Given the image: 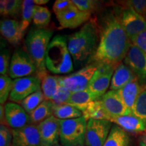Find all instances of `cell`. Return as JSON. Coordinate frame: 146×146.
Listing matches in <instances>:
<instances>
[{
  "instance_id": "cell-39",
  "label": "cell",
  "mask_w": 146,
  "mask_h": 146,
  "mask_svg": "<svg viewBox=\"0 0 146 146\" xmlns=\"http://www.w3.org/2000/svg\"><path fill=\"white\" fill-rule=\"evenodd\" d=\"M73 5L72 0H57L53 5V11L55 14L64 12Z\"/></svg>"
},
{
  "instance_id": "cell-21",
  "label": "cell",
  "mask_w": 146,
  "mask_h": 146,
  "mask_svg": "<svg viewBox=\"0 0 146 146\" xmlns=\"http://www.w3.org/2000/svg\"><path fill=\"white\" fill-rule=\"evenodd\" d=\"M135 78L133 71L125 63H120L115 69L110 89V90H120Z\"/></svg>"
},
{
  "instance_id": "cell-35",
  "label": "cell",
  "mask_w": 146,
  "mask_h": 146,
  "mask_svg": "<svg viewBox=\"0 0 146 146\" xmlns=\"http://www.w3.org/2000/svg\"><path fill=\"white\" fill-rule=\"evenodd\" d=\"M72 93L70 92L68 89L60 85L58 90L55 95L53 99L51 100L54 105H61L67 104L70 99V97Z\"/></svg>"
},
{
  "instance_id": "cell-6",
  "label": "cell",
  "mask_w": 146,
  "mask_h": 146,
  "mask_svg": "<svg viewBox=\"0 0 146 146\" xmlns=\"http://www.w3.org/2000/svg\"><path fill=\"white\" fill-rule=\"evenodd\" d=\"M99 67L94 64L85 65L68 76H60V84L71 93L86 90L93 76Z\"/></svg>"
},
{
  "instance_id": "cell-2",
  "label": "cell",
  "mask_w": 146,
  "mask_h": 146,
  "mask_svg": "<svg viewBox=\"0 0 146 146\" xmlns=\"http://www.w3.org/2000/svg\"><path fill=\"white\" fill-rule=\"evenodd\" d=\"M100 39V24L91 18L83 27L68 36V47L76 67L88 64L98 50Z\"/></svg>"
},
{
  "instance_id": "cell-9",
  "label": "cell",
  "mask_w": 146,
  "mask_h": 146,
  "mask_svg": "<svg viewBox=\"0 0 146 146\" xmlns=\"http://www.w3.org/2000/svg\"><path fill=\"white\" fill-rule=\"evenodd\" d=\"M112 125V123L107 120H87L85 145L104 146Z\"/></svg>"
},
{
  "instance_id": "cell-18",
  "label": "cell",
  "mask_w": 146,
  "mask_h": 146,
  "mask_svg": "<svg viewBox=\"0 0 146 146\" xmlns=\"http://www.w3.org/2000/svg\"><path fill=\"white\" fill-rule=\"evenodd\" d=\"M0 32L3 37L12 45L19 44L25 35L22 31L21 22L8 18L0 22Z\"/></svg>"
},
{
  "instance_id": "cell-27",
  "label": "cell",
  "mask_w": 146,
  "mask_h": 146,
  "mask_svg": "<svg viewBox=\"0 0 146 146\" xmlns=\"http://www.w3.org/2000/svg\"><path fill=\"white\" fill-rule=\"evenodd\" d=\"M60 77L58 76H52L47 74L41 81V91L44 95L45 100L51 101L60 86Z\"/></svg>"
},
{
  "instance_id": "cell-16",
  "label": "cell",
  "mask_w": 146,
  "mask_h": 146,
  "mask_svg": "<svg viewBox=\"0 0 146 146\" xmlns=\"http://www.w3.org/2000/svg\"><path fill=\"white\" fill-rule=\"evenodd\" d=\"M41 137V146H54L60 141V120L50 116L37 125Z\"/></svg>"
},
{
  "instance_id": "cell-5",
  "label": "cell",
  "mask_w": 146,
  "mask_h": 146,
  "mask_svg": "<svg viewBox=\"0 0 146 146\" xmlns=\"http://www.w3.org/2000/svg\"><path fill=\"white\" fill-rule=\"evenodd\" d=\"M87 121L83 116L60 120V141L62 146H84Z\"/></svg>"
},
{
  "instance_id": "cell-22",
  "label": "cell",
  "mask_w": 146,
  "mask_h": 146,
  "mask_svg": "<svg viewBox=\"0 0 146 146\" xmlns=\"http://www.w3.org/2000/svg\"><path fill=\"white\" fill-rule=\"evenodd\" d=\"M131 139L127 132L116 125H113L104 146H131Z\"/></svg>"
},
{
  "instance_id": "cell-3",
  "label": "cell",
  "mask_w": 146,
  "mask_h": 146,
  "mask_svg": "<svg viewBox=\"0 0 146 146\" xmlns=\"http://www.w3.org/2000/svg\"><path fill=\"white\" fill-rule=\"evenodd\" d=\"M72 62L66 36L56 35L49 44L45 55L47 69L55 74H67L74 70Z\"/></svg>"
},
{
  "instance_id": "cell-19",
  "label": "cell",
  "mask_w": 146,
  "mask_h": 146,
  "mask_svg": "<svg viewBox=\"0 0 146 146\" xmlns=\"http://www.w3.org/2000/svg\"><path fill=\"white\" fill-rule=\"evenodd\" d=\"M109 121L119 126L126 132L131 133H146V121L133 114L120 116H110Z\"/></svg>"
},
{
  "instance_id": "cell-41",
  "label": "cell",
  "mask_w": 146,
  "mask_h": 146,
  "mask_svg": "<svg viewBox=\"0 0 146 146\" xmlns=\"http://www.w3.org/2000/svg\"><path fill=\"white\" fill-rule=\"evenodd\" d=\"M0 120H1V125H6L5 116V108L4 105L0 106Z\"/></svg>"
},
{
  "instance_id": "cell-34",
  "label": "cell",
  "mask_w": 146,
  "mask_h": 146,
  "mask_svg": "<svg viewBox=\"0 0 146 146\" xmlns=\"http://www.w3.org/2000/svg\"><path fill=\"white\" fill-rule=\"evenodd\" d=\"M72 1L79 10L91 14L98 8L99 5V1L94 0H72Z\"/></svg>"
},
{
  "instance_id": "cell-37",
  "label": "cell",
  "mask_w": 146,
  "mask_h": 146,
  "mask_svg": "<svg viewBox=\"0 0 146 146\" xmlns=\"http://www.w3.org/2000/svg\"><path fill=\"white\" fill-rule=\"evenodd\" d=\"M126 6L133 9L137 13L146 19V0H131L123 3Z\"/></svg>"
},
{
  "instance_id": "cell-33",
  "label": "cell",
  "mask_w": 146,
  "mask_h": 146,
  "mask_svg": "<svg viewBox=\"0 0 146 146\" xmlns=\"http://www.w3.org/2000/svg\"><path fill=\"white\" fill-rule=\"evenodd\" d=\"M134 116L146 121V87L138 96L132 109Z\"/></svg>"
},
{
  "instance_id": "cell-31",
  "label": "cell",
  "mask_w": 146,
  "mask_h": 146,
  "mask_svg": "<svg viewBox=\"0 0 146 146\" xmlns=\"http://www.w3.org/2000/svg\"><path fill=\"white\" fill-rule=\"evenodd\" d=\"M34 0H25L23 1V11H22L21 27L22 31L25 33L27 28L33 19L34 10L35 8Z\"/></svg>"
},
{
  "instance_id": "cell-40",
  "label": "cell",
  "mask_w": 146,
  "mask_h": 146,
  "mask_svg": "<svg viewBox=\"0 0 146 146\" xmlns=\"http://www.w3.org/2000/svg\"><path fill=\"white\" fill-rule=\"evenodd\" d=\"M131 43L146 53V29L131 40Z\"/></svg>"
},
{
  "instance_id": "cell-17",
  "label": "cell",
  "mask_w": 146,
  "mask_h": 146,
  "mask_svg": "<svg viewBox=\"0 0 146 146\" xmlns=\"http://www.w3.org/2000/svg\"><path fill=\"white\" fill-rule=\"evenodd\" d=\"M101 101L106 111L112 117L133 114L123 102L118 90L108 91L102 97Z\"/></svg>"
},
{
  "instance_id": "cell-14",
  "label": "cell",
  "mask_w": 146,
  "mask_h": 146,
  "mask_svg": "<svg viewBox=\"0 0 146 146\" xmlns=\"http://www.w3.org/2000/svg\"><path fill=\"white\" fill-rule=\"evenodd\" d=\"M6 125L12 129H21L31 125L29 114L21 105L14 102H7L4 105Z\"/></svg>"
},
{
  "instance_id": "cell-42",
  "label": "cell",
  "mask_w": 146,
  "mask_h": 146,
  "mask_svg": "<svg viewBox=\"0 0 146 146\" xmlns=\"http://www.w3.org/2000/svg\"><path fill=\"white\" fill-rule=\"evenodd\" d=\"M138 143L139 146H146V133H144L139 137Z\"/></svg>"
},
{
  "instance_id": "cell-29",
  "label": "cell",
  "mask_w": 146,
  "mask_h": 146,
  "mask_svg": "<svg viewBox=\"0 0 146 146\" xmlns=\"http://www.w3.org/2000/svg\"><path fill=\"white\" fill-rule=\"evenodd\" d=\"M34 25L37 29H45L51 21V12L47 7L35 5L33 14Z\"/></svg>"
},
{
  "instance_id": "cell-38",
  "label": "cell",
  "mask_w": 146,
  "mask_h": 146,
  "mask_svg": "<svg viewBox=\"0 0 146 146\" xmlns=\"http://www.w3.org/2000/svg\"><path fill=\"white\" fill-rule=\"evenodd\" d=\"M12 133L5 125L0 126V146H12Z\"/></svg>"
},
{
  "instance_id": "cell-36",
  "label": "cell",
  "mask_w": 146,
  "mask_h": 146,
  "mask_svg": "<svg viewBox=\"0 0 146 146\" xmlns=\"http://www.w3.org/2000/svg\"><path fill=\"white\" fill-rule=\"evenodd\" d=\"M10 52L8 50L3 47H1V54H0V74L1 75H8L10 64Z\"/></svg>"
},
{
  "instance_id": "cell-23",
  "label": "cell",
  "mask_w": 146,
  "mask_h": 146,
  "mask_svg": "<svg viewBox=\"0 0 146 146\" xmlns=\"http://www.w3.org/2000/svg\"><path fill=\"white\" fill-rule=\"evenodd\" d=\"M98 100H100V98L93 94L88 89H86L84 91L72 93L67 104L73 106L83 112L91 102Z\"/></svg>"
},
{
  "instance_id": "cell-4",
  "label": "cell",
  "mask_w": 146,
  "mask_h": 146,
  "mask_svg": "<svg viewBox=\"0 0 146 146\" xmlns=\"http://www.w3.org/2000/svg\"><path fill=\"white\" fill-rule=\"evenodd\" d=\"M52 31L47 29H32L25 39L27 52L36 67V74L40 79L47 75L45 55L51 42Z\"/></svg>"
},
{
  "instance_id": "cell-30",
  "label": "cell",
  "mask_w": 146,
  "mask_h": 146,
  "mask_svg": "<svg viewBox=\"0 0 146 146\" xmlns=\"http://www.w3.org/2000/svg\"><path fill=\"white\" fill-rule=\"evenodd\" d=\"M44 100H45L44 95L41 89V90L35 92L34 94L30 95L25 100H23L20 103V105H21L23 108L25 110V111L29 114H30Z\"/></svg>"
},
{
  "instance_id": "cell-7",
  "label": "cell",
  "mask_w": 146,
  "mask_h": 146,
  "mask_svg": "<svg viewBox=\"0 0 146 146\" xmlns=\"http://www.w3.org/2000/svg\"><path fill=\"white\" fill-rule=\"evenodd\" d=\"M36 74V67L27 51L22 49L16 50L11 58L9 76L18 78Z\"/></svg>"
},
{
  "instance_id": "cell-1",
  "label": "cell",
  "mask_w": 146,
  "mask_h": 146,
  "mask_svg": "<svg viewBox=\"0 0 146 146\" xmlns=\"http://www.w3.org/2000/svg\"><path fill=\"white\" fill-rule=\"evenodd\" d=\"M99 24V45L88 64H94L98 67L107 65L118 66L132 45L122 25L120 9L115 8L107 12Z\"/></svg>"
},
{
  "instance_id": "cell-43",
  "label": "cell",
  "mask_w": 146,
  "mask_h": 146,
  "mask_svg": "<svg viewBox=\"0 0 146 146\" xmlns=\"http://www.w3.org/2000/svg\"><path fill=\"white\" fill-rule=\"evenodd\" d=\"M35 3L36 5L46 4L47 3L49 2V0H34Z\"/></svg>"
},
{
  "instance_id": "cell-11",
  "label": "cell",
  "mask_w": 146,
  "mask_h": 146,
  "mask_svg": "<svg viewBox=\"0 0 146 146\" xmlns=\"http://www.w3.org/2000/svg\"><path fill=\"white\" fill-rule=\"evenodd\" d=\"M116 67L117 66L113 65L99 67L89 82L87 89L101 99L110 86L111 80Z\"/></svg>"
},
{
  "instance_id": "cell-15",
  "label": "cell",
  "mask_w": 146,
  "mask_h": 146,
  "mask_svg": "<svg viewBox=\"0 0 146 146\" xmlns=\"http://www.w3.org/2000/svg\"><path fill=\"white\" fill-rule=\"evenodd\" d=\"M60 27L64 29H76L91 19V13L79 10L73 5L64 12L56 14Z\"/></svg>"
},
{
  "instance_id": "cell-24",
  "label": "cell",
  "mask_w": 146,
  "mask_h": 146,
  "mask_svg": "<svg viewBox=\"0 0 146 146\" xmlns=\"http://www.w3.org/2000/svg\"><path fill=\"white\" fill-rule=\"evenodd\" d=\"M83 116L87 121L89 119L109 120L110 117L104 108L101 99L91 102L83 112Z\"/></svg>"
},
{
  "instance_id": "cell-12",
  "label": "cell",
  "mask_w": 146,
  "mask_h": 146,
  "mask_svg": "<svg viewBox=\"0 0 146 146\" xmlns=\"http://www.w3.org/2000/svg\"><path fill=\"white\" fill-rule=\"evenodd\" d=\"M124 60L141 85H144L146 83V53L132 44Z\"/></svg>"
},
{
  "instance_id": "cell-32",
  "label": "cell",
  "mask_w": 146,
  "mask_h": 146,
  "mask_svg": "<svg viewBox=\"0 0 146 146\" xmlns=\"http://www.w3.org/2000/svg\"><path fill=\"white\" fill-rule=\"evenodd\" d=\"M13 87V80L8 75L0 76V103L3 105L10 98Z\"/></svg>"
},
{
  "instance_id": "cell-20",
  "label": "cell",
  "mask_w": 146,
  "mask_h": 146,
  "mask_svg": "<svg viewBox=\"0 0 146 146\" xmlns=\"http://www.w3.org/2000/svg\"><path fill=\"white\" fill-rule=\"evenodd\" d=\"M145 87V86L141 85L137 78L136 77L127 85L118 90L123 102L131 112L138 96H139Z\"/></svg>"
},
{
  "instance_id": "cell-28",
  "label": "cell",
  "mask_w": 146,
  "mask_h": 146,
  "mask_svg": "<svg viewBox=\"0 0 146 146\" xmlns=\"http://www.w3.org/2000/svg\"><path fill=\"white\" fill-rule=\"evenodd\" d=\"M23 1L21 0H1L0 14L3 16L18 18L22 14Z\"/></svg>"
},
{
  "instance_id": "cell-8",
  "label": "cell",
  "mask_w": 146,
  "mask_h": 146,
  "mask_svg": "<svg viewBox=\"0 0 146 146\" xmlns=\"http://www.w3.org/2000/svg\"><path fill=\"white\" fill-rule=\"evenodd\" d=\"M41 89V81L37 76H29L13 80V87L9 99L12 102L21 103L23 100Z\"/></svg>"
},
{
  "instance_id": "cell-44",
  "label": "cell",
  "mask_w": 146,
  "mask_h": 146,
  "mask_svg": "<svg viewBox=\"0 0 146 146\" xmlns=\"http://www.w3.org/2000/svg\"><path fill=\"white\" fill-rule=\"evenodd\" d=\"M54 146H62V145H60V144L58 143V144H57V145H54Z\"/></svg>"
},
{
  "instance_id": "cell-25",
  "label": "cell",
  "mask_w": 146,
  "mask_h": 146,
  "mask_svg": "<svg viewBox=\"0 0 146 146\" xmlns=\"http://www.w3.org/2000/svg\"><path fill=\"white\" fill-rule=\"evenodd\" d=\"M54 104L50 100H44L34 111L29 114L31 125H38L47 118L53 116Z\"/></svg>"
},
{
  "instance_id": "cell-26",
  "label": "cell",
  "mask_w": 146,
  "mask_h": 146,
  "mask_svg": "<svg viewBox=\"0 0 146 146\" xmlns=\"http://www.w3.org/2000/svg\"><path fill=\"white\" fill-rule=\"evenodd\" d=\"M53 116L60 120H68L82 117L83 112L73 106L64 104L61 105H54Z\"/></svg>"
},
{
  "instance_id": "cell-13",
  "label": "cell",
  "mask_w": 146,
  "mask_h": 146,
  "mask_svg": "<svg viewBox=\"0 0 146 146\" xmlns=\"http://www.w3.org/2000/svg\"><path fill=\"white\" fill-rule=\"evenodd\" d=\"M12 146H41V137L37 125H29L21 129H11Z\"/></svg>"
},
{
  "instance_id": "cell-10",
  "label": "cell",
  "mask_w": 146,
  "mask_h": 146,
  "mask_svg": "<svg viewBox=\"0 0 146 146\" xmlns=\"http://www.w3.org/2000/svg\"><path fill=\"white\" fill-rule=\"evenodd\" d=\"M120 20L126 33L131 41L146 29V19L133 9L125 5L120 9Z\"/></svg>"
}]
</instances>
